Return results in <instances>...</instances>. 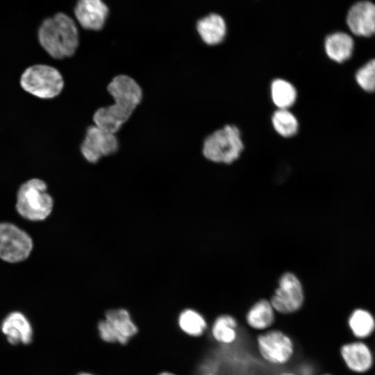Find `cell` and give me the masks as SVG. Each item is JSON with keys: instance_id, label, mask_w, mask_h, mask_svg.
I'll list each match as a JSON object with an SVG mask.
<instances>
[{"instance_id": "1", "label": "cell", "mask_w": 375, "mask_h": 375, "mask_svg": "<svg viewBox=\"0 0 375 375\" xmlns=\"http://www.w3.org/2000/svg\"><path fill=\"white\" fill-rule=\"evenodd\" d=\"M107 90L115 103L97 109L92 119L96 126L115 134L141 103L143 94L136 81L124 74L115 76Z\"/></svg>"}, {"instance_id": "2", "label": "cell", "mask_w": 375, "mask_h": 375, "mask_svg": "<svg viewBox=\"0 0 375 375\" xmlns=\"http://www.w3.org/2000/svg\"><path fill=\"white\" fill-rule=\"evenodd\" d=\"M38 40L46 52L55 59L72 56L79 44L74 21L62 12L45 19L38 30Z\"/></svg>"}, {"instance_id": "3", "label": "cell", "mask_w": 375, "mask_h": 375, "mask_svg": "<svg viewBox=\"0 0 375 375\" xmlns=\"http://www.w3.org/2000/svg\"><path fill=\"white\" fill-rule=\"evenodd\" d=\"M243 149L240 131L234 125H226L214 131L203 144L204 157L219 163H232L240 157Z\"/></svg>"}, {"instance_id": "4", "label": "cell", "mask_w": 375, "mask_h": 375, "mask_svg": "<svg viewBox=\"0 0 375 375\" xmlns=\"http://www.w3.org/2000/svg\"><path fill=\"white\" fill-rule=\"evenodd\" d=\"M46 183L33 178L23 183L17 195L16 208L24 218L38 221L47 218L53 208V200L47 192Z\"/></svg>"}, {"instance_id": "5", "label": "cell", "mask_w": 375, "mask_h": 375, "mask_svg": "<svg viewBox=\"0 0 375 375\" xmlns=\"http://www.w3.org/2000/svg\"><path fill=\"white\" fill-rule=\"evenodd\" d=\"M256 346L260 358L274 367L288 365L294 358L296 349L293 339L281 329L270 328L256 338Z\"/></svg>"}, {"instance_id": "6", "label": "cell", "mask_w": 375, "mask_h": 375, "mask_svg": "<svg viewBox=\"0 0 375 375\" xmlns=\"http://www.w3.org/2000/svg\"><path fill=\"white\" fill-rule=\"evenodd\" d=\"M20 85L32 95L49 99L61 93L64 88V79L56 68L39 64L24 70L20 78Z\"/></svg>"}, {"instance_id": "7", "label": "cell", "mask_w": 375, "mask_h": 375, "mask_svg": "<svg viewBox=\"0 0 375 375\" xmlns=\"http://www.w3.org/2000/svg\"><path fill=\"white\" fill-rule=\"evenodd\" d=\"M33 248L31 237L10 223H0V258L9 262L25 260Z\"/></svg>"}, {"instance_id": "8", "label": "cell", "mask_w": 375, "mask_h": 375, "mask_svg": "<svg viewBox=\"0 0 375 375\" xmlns=\"http://www.w3.org/2000/svg\"><path fill=\"white\" fill-rule=\"evenodd\" d=\"M118 149L119 141L115 134L95 124L88 126L80 147L82 156L90 163H96L102 157L114 154Z\"/></svg>"}, {"instance_id": "9", "label": "cell", "mask_w": 375, "mask_h": 375, "mask_svg": "<svg viewBox=\"0 0 375 375\" xmlns=\"http://www.w3.org/2000/svg\"><path fill=\"white\" fill-rule=\"evenodd\" d=\"M101 338L107 342L124 344L138 332L130 314L125 309L110 310L98 324Z\"/></svg>"}, {"instance_id": "10", "label": "cell", "mask_w": 375, "mask_h": 375, "mask_svg": "<svg viewBox=\"0 0 375 375\" xmlns=\"http://www.w3.org/2000/svg\"><path fill=\"white\" fill-rule=\"evenodd\" d=\"M304 295L302 285L292 273L284 274L270 302L276 312L290 315L297 312L303 306Z\"/></svg>"}, {"instance_id": "11", "label": "cell", "mask_w": 375, "mask_h": 375, "mask_svg": "<svg viewBox=\"0 0 375 375\" xmlns=\"http://www.w3.org/2000/svg\"><path fill=\"white\" fill-rule=\"evenodd\" d=\"M340 355L346 367L355 374L368 372L375 362L374 352L365 340L344 343L340 348Z\"/></svg>"}, {"instance_id": "12", "label": "cell", "mask_w": 375, "mask_h": 375, "mask_svg": "<svg viewBox=\"0 0 375 375\" xmlns=\"http://www.w3.org/2000/svg\"><path fill=\"white\" fill-rule=\"evenodd\" d=\"M347 24L356 36L370 37L375 34V4L369 1L354 3L348 11Z\"/></svg>"}, {"instance_id": "13", "label": "cell", "mask_w": 375, "mask_h": 375, "mask_svg": "<svg viewBox=\"0 0 375 375\" xmlns=\"http://www.w3.org/2000/svg\"><path fill=\"white\" fill-rule=\"evenodd\" d=\"M75 17L85 29L101 30L108 15V8L102 0H78L74 8Z\"/></svg>"}, {"instance_id": "14", "label": "cell", "mask_w": 375, "mask_h": 375, "mask_svg": "<svg viewBox=\"0 0 375 375\" xmlns=\"http://www.w3.org/2000/svg\"><path fill=\"white\" fill-rule=\"evenodd\" d=\"M1 331L12 344H28L31 342V325L21 312H14L9 314L2 323Z\"/></svg>"}, {"instance_id": "15", "label": "cell", "mask_w": 375, "mask_h": 375, "mask_svg": "<svg viewBox=\"0 0 375 375\" xmlns=\"http://www.w3.org/2000/svg\"><path fill=\"white\" fill-rule=\"evenodd\" d=\"M354 49L353 38L344 32H335L326 36L324 50L332 61L342 64L352 56Z\"/></svg>"}, {"instance_id": "16", "label": "cell", "mask_w": 375, "mask_h": 375, "mask_svg": "<svg viewBox=\"0 0 375 375\" xmlns=\"http://www.w3.org/2000/svg\"><path fill=\"white\" fill-rule=\"evenodd\" d=\"M275 312L269 301L261 299L249 309L245 316V321L247 326L252 330L263 332L270 329L274 324Z\"/></svg>"}, {"instance_id": "17", "label": "cell", "mask_w": 375, "mask_h": 375, "mask_svg": "<svg viewBox=\"0 0 375 375\" xmlns=\"http://www.w3.org/2000/svg\"><path fill=\"white\" fill-rule=\"evenodd\" d=\"M210 333L215 342L221 345H231L238 338V322L231 315H220L211 324Z\"/></svg>"}, {"instance_id": "18", "label": "cell", "mask_w": 375, "mask_h": 375, "mask_svg": "<svg viewBox=\"0 0 375 375\" xmlns=\"http://www.w3.org/2000/svg\"><path fill=\"white\" fill-rule=\"evenodd\" d=\"M197 29L202 40L208 45L222 42L226 33L224 19L217 14H210L201 19L197 22Z\"/></svg>"}, {"instance_id": "19", "label": "cell", "mask_w": 375, "mask_h": 375, "mask_svg": "<svg viewBox=\"0 0 375 375\" xmlns=\"http://www.w3.org/2000/svg\"><path fill=\"white\" fill-rule=\"evenodd\" d=\"M347 326L356 340H365L375 332V317L366 309L356 308L349 315Z\"/></svg>"}, {"instance_id": "20", "label": "cell", "mask_w": 375, "mask_h": 375, "mask_svg": "<svg viewBox=\"0 0 375 375\" xmlns=\"http://www.w3.org/2000/svg\"><path fill=\"white\" fill-rule=\"evenodd\" d=\"M178 326L186 335L199 338L208 330V322L202 314L196 310L186 308L178 315Z\"/></svg>"}, {"instance_id": "21", "label": "cell", "mask_w": 375, "mask_h": 375, "mask_svg": "<svg viewBox=\"0 0 375 375\" xmlns=\"http://www.w3.org/2000/svg\"><path fill=\"white\" fill-rule=\"evenodd\" d=\"M271 97L278 109H288L297 99V90L289 81L277 78L271 84Z\"/></svg>"}, {"instance_id": "22", "label": "cell", "mask_w": 375, "mask_h": 375, "mask_svg": "<svg viewBox=\"0 0 375 375\" xmlns=\"http://www.w3.org/2000/svg\"><path fill=\"white\" fill-rule=\"evenodd\" d=\"M272 124L275 131L282 137L290 138L299 131V122L288 109H278L272 116Z\"/></svg>"}, {"instance_id": "23", "label": "cell", "mask_w": 375, "mask_h": 375, "mask_svg": "<svg viewBox=\"0 0 375 375\" xmlns=\"http://www.w3.org/2000/svg\"><path fill=\"white\" fill-rule=\"evenodd\" d=\"M355 81L364 92H375V58L368 60L357 69Z\"/></svg>"}, {"instance_id": "24", "label": "cell", "mask_w": 375, "mask_h": 375, "mask_svg": "<svg viewBox=\"0 0 375 375\" xmlns=\"http://www.w3.org/2000/svg\"><path fill=\"white\" fill-rule=\"evenodd\" d=\"M278 375H299V374L292 371H283L280 372Z\"/></svg>"}, {"instance_id": "25", "label": "cell", "mask_w": 375, "mask_h": 375, "mask_svg": "<svg viewBox=\"0 0 375 375\" xmlns=\"http://www.w3.org/2000/svg\"><path fill=\"white\" fill-rule=\"evenodd\" d=\"M158 375H176L172 372H162L160 374H158Z\"/></svg>"}, {"instance_id": "26", "label": "cell", "mask_w": 375, "mask_h": 375, "mask_svg": "<svg viewBox=\"0 0 375 375\" xmlns=\"http://www.w3.org/2000/svg\"><path fill=\"white\" fill-rule=\"evenodd\" d=\"M78 375H94V374L87 373V372H83V373L78 374Z\"/></svg>"}, {"instance_id": "27", "label": "cell", "mask_w": 375, "mask_h": 375, "mask_svg": "<svg viewBox=\"0 0 375 375\" xmlns=\"http://www.w3.org/2000/svg\"><path fill=\"white\" fill-rule=\"evenodd\" d=\"M318 375H333L331 373H322V374H318Z\"/></svg>"}, {"instance_id": "28", "label": "cell", "mask_w": 375, "mask_h": 375, "mask_svg": "<svg viewBox=\"0 0 375 375\" xmlns=\"http://www.w3.org/2000/svg\"><path fill=\"white\" fill-rule=\"evenodd\" d=\"M374 356H375V351H374Z\"/></svg>"}]
</instances>
